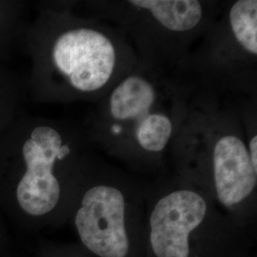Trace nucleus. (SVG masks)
Wrapping results in <instances>:
<instances>
[{
  "label": "nucleus",
  "mask_w": 257,
  "mask_h": 257,
  "mask_svg": "<svg viewBox=\"0 0 257 257\" xmlns=\"http://www.w3.org/2000/svg\"><path fill=\"white\" fill-rule=\"evenodd\" d=\"M193 92L173 72L140 62L98 100L92 141L132 163L160 161L169 154Z\"/></svg>",
  "instance_id": "1"
},
{
  "label": "nucleus",
  "mask_w": 257,
  "mask_h": 257,
  "mask_svg": "<svg viewBox=\"0 0 257 257\" xmlns=\"http://www.w3.org/2000/svg\"><path fill=\"white\" fill-rule=\"evenodd\" d=\"M243 99L193 92L169 151L184 165L205 166L216 198L229 209L245 202L257 185V169L247 146Z\"/></svg>",
  "instance_id": "2"
},
{
  "label": "nucleus",
  "mask_w": 257,
  "mask_h": 257,
  "mask_svg": "<svg viewBox=\"0 0 257 257\" xmlns=\"http://www.w3.org/2000/svg\"><path fill=\"white\" fill-rule=\"evenodd\" d=\"M222 1L104 0L93 19L116 28L142 64L172 72L211 29Z\"/></svg>",
  "instance_id": "3"
},
{
  "label": "nucleus",
  "mask_w": 257,
  "mask_h": 257,
  "mask_svg": "<svg viewBox=\"0 0 257 257\" xmlns=\"http://www.w3.org/2000/svg\"><path fill=\"white\" fill-rule=\"evenodd\" d=\"M174 74L193 92L257 98V1L221 3L208 33Z\"/></svg>",
  "instance_id": "4"
},
{
  "label": "nucleus",
  "mask_w": 257,
  "mask_h": 257,
  "mask_svg": "<svg viewBox=\"0 0 257 257\" xmlns=\"http://www.w3.org/2000/svg\"><path fill=\"white\" fill-rule=\"evenodd\" d=\"M90 19L62 26L52 38L47 58L59 90L98 101L140 61L116 28Z\"/></svg>",
  "instance_id": "5"
},
{
  "label": "nucleus",
  "mask_w": 257,
  "mask_h": 257,
  "mask_svg": "<svg viewBox=\"0 0 257 257\" xmlns=\"http://www.w3.org/2000/svg\"><path fill=\"white\" fill-rule=\"evenodd\" d=\"M73 138L51 124L38 125L25 141L24 174L16 187L19 210L28 217L41 218L55 211L62 196L57 166L74 156Z\"/></svg>",
  "instance_id": "6"
},
{
  "label": "nucleus",
  "mask_w": 257,
  "mask_h": 257,
  "mask_svg": "<svg viewBox=\"0 0 257 257\" xmlns=\"http://www.w3.org/2000/svg\"><path fill=\"white\" fill-rule=\"evenodd\" d=\"M123 191L110 184H95L81 196L74 224L83 245L100 257H125L128 240Z\"/></svg>",
  "instance_id": "7"
},
{
  "label": "nucleus",
  "mask_w": 257,
  "mask_h": 257,
  "mask_svg": "<svg viewBox=\"0 0 257 257\" xmlns=\"http://www.w3.org/2000/svg\"><path fill=\"white\" fill-rule=\"evenodd\" d=\"M207 213V200L191 189H177L160 197L150 217L151 244L156 256H189V234Z\"/></svg>",
  "instance_id": "8"
}]
</instances>
